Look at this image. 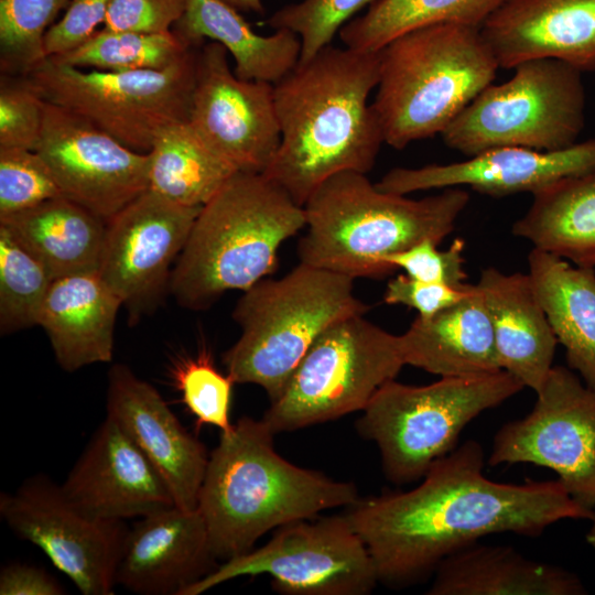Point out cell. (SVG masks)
I'll return each instance as SVG.
<instances>
[{"label":"cell","mask_w":595,"mask_h":595,"mask_svg":"<svg viewBox=\"0 0 595 595\" xmlns=\"http://www.w3.org/2000/svg\"><path fill=\"white\" fill-rule=\"evenodd\" d=\"M196 52L164 69L128 72L83 69L47 57L24 77L44 101L148 153L164 128L190 120Z\"/></svg>","instance_id":"obj_10"},{"label":"cell","mask_w":595,"mask_h":595,"mask_svg":"<svg viewBox=\"0 0 595 595\" xmlns=\"http://www.w3.org/2000/svg\"><path fill=\"white\" fill-rule=\"evenodd\" d=\"M229 6L234 7L238 11L253 12L256 14H263L264 7L262 0H224Z\"/></svg>","instance_id":"obj_45"},{"label":"cell","mask_w":595,"mask_h":595,"mask_svg":"<svg viewBox=\"0 0 595 595\" xmlns=\"http://www.w3.org/2000/svg\"><path fill=\"white\" fill-rule=\"evenodd\" d=\"M45 101L24 76L0 77V149L35 151L40 141Z\"/></svg>","instance_id":"obj_39"},{"label":"cell","mask_w":595,"mask_h":595,"mask_svg":"<svg viewBox=\"0 0 595 595\" xmlns=\"http://www.w3.org/2000/svg\"><path fill=\"white\" fill-rule=\"evenodd\" d=\"M61 487L79 510L104 520L142 518L176 506L152 463L108 416Z\"/></svg>","instance_id":"obj_19"},{"label":"cell","mask_w":595,"mask_h":595,"mask_svg":"<svg viewBox=\"0 0 595 595\" xmlns=\"http://www.w3.org/2000/svg\"><path fill=\"white\" fill-rule=\"evenodd\" d=\"M375 0H302L277 10L267 21L274 30L286 29L302 43L299 62H306L331 45L351 17Z\"/></svg>","instance_id":"obj_37"},{"label":"cell","mask_w":595,"mask_h":595,"mask_svg":"<svg viewBox=\"0 0 595 595\" xmlns=\"http://www.w3.org/2000/svg\"><path fill=\"white\" fill-rule=\"evenodd\" d=\"M529 275L569 367L595 389V268L533 248Z\"/></svg>","instance_id":"obj_28"},{"label":"cell","mask_w":595,"mask_h":595,"mask_svg":"<svg viewBox=\"0 0 595 595\" xmlns=\"http://www.w3.org/2000/svg\"><path fill=\"white\" fill-rule=\"evenodd\" d=\"M0 516L50 559L83 595H111L128 534L123 521L88 516L46 476L0 495Z\"/></svg>","instance_id":"obj_14"},{"label":"cell","mask_w":595,"mask_h":595,"mask_svg":"<svg viewBox=\"0 0 595 595\" xmlns=\"http://www.w3.org/2000/svg\"><path fill=\"white\" fill-rule=\"evenodd\" d=\"M595 167V139L558 151L500 147L467 160L421 167H394L376 186L387 193L408 195L426 190L467 185L495 197L539 190Z\"/></svg>","instance_id":"obj_20"},{"label":"cell","mask_w":595,"mask_h":595,"mask_svg":"<svg viewBox=\"0 0 595 595\" xmlns=\"http://www.w3.org/2000/svg\"><path fill=\"white\" fill-rule=\"evenodd\" d=\"M592 521V526L586 534V541L595 549V518Z\"/></svg>","instance_id":"obj_46"},{"label":"cell","mask_w":595,"mask_h":595,"mask_svg":"<svg viewBox=\"0 0 595 595\" xmlns=\"http://www.w3.org/2000/svg\"><path fill=\"white\" fill-rule=\"evenodd\" d=\"M202 207L175 204L148 188L107 221L98 273L131 323L151 312L169 289L171 266Z\"/></svg>","instance_id":"obj_16"},{"label":"cell","mask_w":595,"mask_h":595,"mask_svg":"<svg viewBox=\"0 0 595 595\" xmlns=\"http://www.w3.org/2000/svg\"><path fill=\"white\" fill-rule=\"evenodd\" d=\"M148 158V188L190 207L204 206L238 172L188 120L164 128Z\"/></svg>","instance_id":"obj_31"},{"label":"cell","mask_w":595,"mask_h":595,"mask_svg":"<svg viewBox=\"0 0 595 595\" xmlns=\"http://www.w3.org/2000/svg\"><path fill=\"white\" fill-rule=\"evenodd\" d=\"M119 296L98 271L55 279L43 302L37 325L51 343L56 363L68 372L110 363Z\"/></svg>","instance_id":"obj_24"},{"label":"cell","mask_w":595,"mask_h":595,"mask_svg":"<svg viewBox=\"0 0 595 595\" xmlns=\"http://www.w3.org/2000/svg\"><path fill=\"white\" fill-rule=\"evenodd\" d=\"M60 196L51 169L36 151L0 149V219Z\"/></svg>","instance_id":"obj_38"},{"label":"cell","mask_w":595,"mask_h":595,"mask_svg":"<svg viewBox=\"0 0 595 595\" xmlns=\"http://www.w3.org/2000/svg\"><path fill=\"white\" fill-rule=\"evenodd\" d=\"M71 0H0L1 75L25 76L47 57L44 37Z\"/></svg>","instance_id":"obj_35"},{"label":"cell","mask_w":595,"mask_h":595,"mask_svg":"<svg viewBox=\"0 0 595 595\" xmlns=\"http://www.w3.org/2000/svg\"><path fill=\"white\" fill-rule=\"evenodd\" d=\"M172 375L182 402L195 418L196 429L212 425L220 433L232 431L230 405L236 382L214 366L209 353L180 360Z\"/></svg>","instance_id":"obj_36"},{"label":"cell","mask_w":595,"mask_h":595,"mask_svg":"<svg viewBox=\"0 0 595 595\" xmlns=\"http://www.w3.org/2000/svg\"><path fill=\"white\" fill-rule=\"evenodd\" d=\"M399 337L405 365L440 377L501 370L490 317L476 284L458 303L429 318L418 316Z\"/></svg>","instance_id":"obj_25"},{"label":"cell","mask_w":595,"mask_h":595,"mask_svg":"<svg viewBox=\"0 0 595 595\" xmlns=\"http://www.w3.org/2000/svg\"><path fill=\"white\" fill-rule=\"evenodd\" d=\"M173 31L193 47L205 39L221 44L235 60V74L247 80L275 84L300 61L302 43L294 32L256 33L237 9L224 0H186Z\"/></svg>","instance_id":"obj_27"},{"label":"cell","mask_w":595,"mask_h":595,"mask_svg":"<svg viewBox=\"0 0 595 595\" xmlns=\"http://www.w3.org/2000/svg\"><path fill=\"white\" fill-rule=\"evenodd\" d=\"M468 202L461 186L413 199L379 190L364 173L339 172L303 205L300 262L354 280L386 275L393 271L385 263L388 256L424 239L440 245Z\"/></svg>","instance_id":"obj_4"},{"label":"cell","mask_w":595,"mask_h":595,"mask_svg":"<svg viewBox=\"0 0 595 595\" xmlns=\"http://www.w3.org/2000/svg\"><path fill=\"white\" fill-rule=\"evenodd\" d=\"M379 54L371 106L385 143L397 150L441 134L499 68L480 30L455 23L407 32Z\"/></svg>","instance_id":"obj_6"},{"label":"cell","mask_w":595,"mask_h":595,"mask_svg":"<svg viewBox=\"0 0 595 595\" xmlns=\"http://www.w3.org/2000/svg\"><path fill=\"white\" fill-rule=\"evenodd\" d=\"M367 311L354 279L300 262L244 291L232 311L240 336L223 354V365L236 383L257 385L273 402L322 333Z\"/></svg>","instance_id":"obj_7"},{"label":"cell","mask_w":595,"mask_h":595,"mask_svg":"<svg viewBox=\"0 0 595 595\" xmlns=\"http://www.w3.org/2000/svg\"><path fill=\"white\" fill-rule=\"evenodd\" d=\"M403 366L399 335L347 317L318 336L262 419L278 434L361 412Z\"/></svg>","instance_id":"obj_11"},{"label":"cell","mask_w":595,"mask_h":595,"mask_svg":"<svg viewBox=\"0 0 595 595\" xmlns=\"http://www.w3.org/2000/svg\"><path fill=\"white\" fill-rule=\"evenodd\" d=\"M504 0H375L367 12L338 32L343 44L360 52H377L412 30L440 23L478 28Z\"/></svg>","instance_id":"obj_32"},{"label":"cell","mask_w":595,"mask_h":595,"mask_svg":"<svg viewBox=\"0 0 595 595\" xmlns=\"http://www.w3.org/2000/svg\"><path fill=\"white\" fill-rule=\"evenodd\" d=\"M256 575H268L284 595H367L379 583L366 544L343 513L278 528L267 543L218 564L183 595Z\"/></svg>","instance_id":"obj_12"},{"label":"cell","mask_w":595,"mask_h":595,"mask_svg":"<svg viewBox=\"0 0 595 595\" xmlns=\"http://www.w3.org/2000/svg\"><path fill=\"white\" fill-rule=\"evenodd\" d=\"M35 151L63 196L106 221L149 187L148 153L123 145L82 117L46 101Z\"/></svg>","instance_id":"obj_17"},{"label":"cell","mask_w":595,"mask_h":595,"mask_svg":"<svg viewBox=\"0 0 595 595\" xmlns=\"http://www.w3.org/2000/svg\"><path fill=\"white\" fill-rule=\"evenodd\" d=\"M532 197L513 223L512 235L574 266L595 268V167L563 177Z\"/></svg>","instance_id":"obj_30"},{"label":"cell","mask_w":595,"mask_h":595,"mask_svg":"<svg viewBox=\"0 0 595 595\" xmlns=\"http://www.w3.org/2000/svg\"><path fill=\"white\" fill-rule=\"evenodd\" d=\"M379 71V51L328 45L273 84L281 141L263 174L300 206L328 177L374 167L385 143L368 104Z\"/></svg>","instance_id":"obj_2"},{"label":"cell","mask_w":595,"mask_h":595,"mask_svg":"<svg viewBox=\"0 0 595 595\" xmlns=\"http://www.w3.org/2000/svg\"><path fill=\"white\" fill-rule=\"evenodd\" d=\"M107 415L137 444L167 485L174 502L197 509L209 455L180 422L160 392L128 366L108 372Z\"/></svg>","instance_id":"obj_18"},{"label":"cell","mask_w":595,"mask_h":595,"mask_svg":"<svg viewBox=\"0 0 595 595\" xmlns=\"http://www.w3.org/2000/svg\"><path fill=\"white\" fill-rule=\"evenodd\" d=\"M473 289L469 284L457 289L445 283L425 282L405 274L397 275L387 283L383 301L402 304L418 311L419 316L429 318L465 299Z\"/></svg>","instance_id":"obj_43"},{"label":"cell","mask_w":595,"mask_h":595,"mask_svg":"<svg viewBox=\"0 0 595 595\" xmlns=\"http://www.w3.org/2000/svg\"><path fill=\"white\" fill-rule=\"evenodd\" d=\"M523 388L505 370L441 377L425 386L392 379L372 396L356 421V430L379 448L386 478L397 485L409 484L456 448L470 421Z\"/></svg>","instance_id":"obj_8"},{"label":"cell","mask_w":595,"mask_h":595,"mask_svg":"<svg viewBox=\"0 0 595 595\" xmlns=\"http://www.w3.org/2000/svg\"><path fill=\"white\" fill-rule=\"evenodd\" d=\"M228 55L214 41L197 47L188 121L238 172L264 173L281 141L274 87L239 78Z\"/></svg>","instance_id":"obj_15"},{"label":"cell","mask_w":595,"mask_h":595,"mask_svg":"<svg viewBox=\"0 0 595 595\" xmlns=\"http://www.w3.org/2000/svg\"><path fill=\"white\" fill-rule=\"evenodd\" d=\"M194 48L173 30L140 33L102 28L77 47L48 58L83 69L155 71L174 65Z\"/></svg>","instance_id":"obj_33"},{"label":"cell","mask_w":595,"mask_h":595,"mask_svg":"<svg viewBox=\"0 0 595 595\" xmlns=\"http://www.w3.org/2000/svg\"><path fill=\"white\" fill-rule=\"evenodd\" d=\"M437 244L424 239L402 251L390 255L385 263L392 270L400 268L405 275L425 282L445 283L457 289L468 285L463 251L465 244L455 238L450 248L437 250Z\"/></svg>","instance_id":"obj_40"},{"label":"cell","mask_w":595,"mask_h":595,"mask_svg":"<svg viewBox=\"0 0 595 595\" xmlns=\"http://www.w3.org/2000/svg\"><path fill=\"white\" fill-rule=\"evenodd\" d=\"M512 69L509 80L488 85L446 127V147L473 156L500 147L558 151L577 143L585 123L582 72L555 58Z\"/></svg>","instance_id":"obj_9"},{"label":"cell","mask_w":595,"mask_h":595,"mask_svg":"<svg viewBox=\"0 0 595 595\" xmlns=\"http://www.w3.org/2000/svg\"><path fill=\"white\" fill-rule=\"evenodd\" d=\"M54 281L47 268L3 225H0V333L37 325Z\"/></svg>","instance_id":"obj_34"},{"label":"cell","mask_w":595,"mask_h":595,"mask_svg":"<svg viewBox=\"0 0 595 595\" xmlns=\"http://www.w3.org/2000/svg\"><path fill=\"white\" fill-rule=\"evenodd\" d=\"M476 286L486 304L501 370L538 392L551 368L558 338L529 273L482 270Z\"/></svg>","instance_id":"obj_23"},{"label":"cell","mask_w":595,"mask_h":595,"mask_svg":"<svg viewBox=\"0 0 595 595\" xmlns=\"http://www.w3.org/2000/svg\"><path fill=\"white\" fill-rule=\"evenodd\" d=\"M186 0H112L104 29L140 33H165L183 17Z\"/></svg>","instance_id":"obj_41"},{"label":"cell","mask_w":595,"mask_h":595,"mask_svg":"<svg viewBox=\"0 0 595 595\" xmlns=\"http://www.w3.org/2000/svg\"><path fill=\"white\" fill-rule=\"evenodd\" d=\"M484 465L483 447L468 440L434 462L413 489L359 498L345 508L379 582H421L445 558L489 534L538 537L564 519L595 518L559 479L498 483L485 476Z\"/></svg>","instance_id":"obj_1"},{"label":"cell","mask_w":595,"mask_h":595,"mask_svg":"<svg viewBox=\"0 0 595 595\" xmlns=\"http://www.w3.org/2000/svg\"><path fill=\"white\" fill-rule=\"evenodd\" d=\"M274 435L262 418L242 416L209 454L197 509L217 560L249 552L272 529L360 498L353 483L283 458Z\"/></svg>","instance_id":"obj_3"},{"label":"cell","mask_w":595,"mask_h":595,"mask_svg":"<svg viewBox=\"0 0 595 595\" xmlns=\"http://www.w3.org/2000/svg\"><path fill=\"white\" fill-rule=\"evenodd\" d=\"M529 414L495 434L490 466L530 463L545 467L570 496L595 508V389L572 370L553 366Z\"/></svg>","instance_id":"obj_13"},{"label":"cell","mask_w":595,"mask_h":595,"mask_svg":"<svg viewBox=\"0 0 595 595\" xmlns=\"http://www.w3.org/2000/svg\"><path fill=\"white\" fill-rule=\"evenodd\" d=\"M112 0H71L62 19L44 37L46 57L62 55L89 39L104 24Z\"/></svg>","instance_id":"obj_42"},{"label":"cell","mask_w":595,"mask_h":595,"mask_svg":"<svg viewBox=\"0 0 595 595\" xmlns=\"http://www.w3.org/2000/svg\"><path fill=\"white\" fill-rule=\"evenodd\" d=\"M0 225L41 260L54 280L98 271L107 221L64 196L2 218Z\"/></svg>","instance_id":"obj_29"},{"label":"cell","mask_w":595,"mask_h":595,"mask_svg":"<svg viewBox=\"0 0 595 595\" xmlns=\"http://www.w3.org/2000/svg\"><path fill=\"white\" fill-rule=\"evenodd\" d=\"M479 30L501 68L555 58L595 71V0H504Z\"/></svg>","instance_id":"obj_22"},{"label":"cell","mask_w":595,"mask_h":595,"mask_svg":"<svg viewBox=\"0 0 595 595\" xmlns=\"http://www.w3.org/2000/svg\"><path fill=\"white\" fill-rule=\"evenodd\" d=\"M203 516L172 506L128 531L116 584L141 595H183L218 564Z\"/></svg>","instance_id":"obj_21"},{"label":"cell","mask_w":595,"mask_h":595,"mask_svg":"<svg viewBox=\"0 0 595 595\" xmlns=\"http://www.w3.org/2000/svg\"><path fill=\"white\" fill-rule=\"evenodd\" d=\"M429 595H583L581 578L561 566L530 560L510 545L474 543L445 558Z\"/></svg>","instance_id":"obj_26"},{"label":"cell","mask_w":595,"mask_h":595,"mask_svg":"<svg viewBox=\"0 0 595 595\" xmlns=\"http://www.w3.org/2000/svg\"><path fill=\"white\" fill-rule=\"evenodd\" d=\"M63 587L45 571L26 564L12 563L0 573L1 595H61Z\"/></svg>","instance_id":"obj_44"},{"label":"cell","mask_w":595,"mask_h":595,"mask_svg":"<svg viewBox=\"0 0 595 595\" xmlns=\"http://www.w3.org/2000/svg\"><path fill=\"white\" fill-rule=\"evenodd\" d=\"M305 228L303 206L263 173H235L202 208L171 273L180 306L210 307L273 272L284 241Z\"/></svg>","instance_id":"obj_5"}]
</instances>
